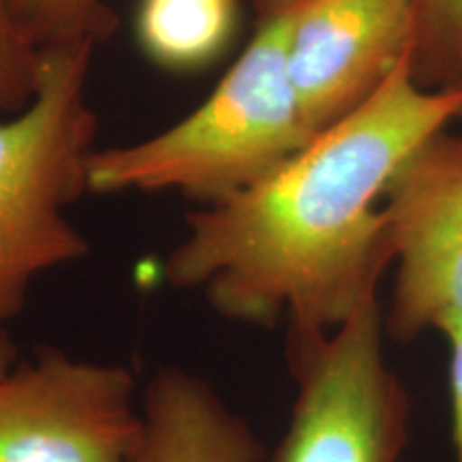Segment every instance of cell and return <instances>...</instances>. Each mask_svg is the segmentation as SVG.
Masks as SVG:
<instances>
[{"label":"cell","mask_w":462,"mask_h":462,"mask_svg":"<svg viewBox=\"0 0 462 462\" xmlns=\"http://www.w3.org/2000/svg\"><path fill=\"white\" fill-rule=\"evenodd\" d=\"M394 296L385 337L411 343L420 334L462 326V137L446 131L426 142L385 190Z\"/></svg>","instance_id":"obj_6"},{"label":"cell","mask_w":462,"mask_h":462,"mask_svg":"<svg viewBox=\"0 0 462 462\" xmlns=\"http://www.w3.org/2000/svg\"><path fill=\"white\" fill-rule=\"evenodd\" d=\"M142 432L125 462H263L265 448L199 374L163 366L140 398Z\"/></svg>","instance_id":"obj_8"},{"label":"cell","mask_w":462,"mask_h":462,"mask_svg":"<svg viewBox=\"0 0 462 462\" xmlns=\"http://www.w3.org/2000/svg\"><path fill=\"white\" fill-rule=\"evenodd\" d=\"M379 298L330 332L287 328L296 401L268 462H401L411 398L385 362Z\"/></svg>","instance_id":"obj_4"},{"label":"cell","mask_w":462,"mask_h":462,"mask_svg":"<svg viewBox=\"0 0 462 462\" xmlns=\"http://www.w3.org/2000/svg\"><path fill=\"white\" fill-rule=\"evenodd\" d=\"M298 0H255L257 24L238 60L193 112L126 146L97 148L88 193H165L217 204L273 173L313 140L289 73Z\"/></svg>","instance_id":"obj_2"},{"label":"cell","mask_w":462,"mask_h":462,"mask_svg":"<svg viewBox=\"0 0 462 462\" xmlns=\"http://www.w3.org/2000/svg\"><path fill=\"white\" fill-rule=\"evenodd\" d=\"M420 43L415 0H298L287 56L309 131L360 107Z\"/></svg>","instance_id":"obj_7"},{"label":"cell","mask_w":462,"mask_h":462,"mask_svg":"<svg viewBox=\"0 0 462 462\" xmlns=\"http://www.w3.org/2000/svg\"><path fill=\"white\" fill-rule=\"evenodd\" d=\"M135 374L58 349L0 374V462H125L142 432Z\"/></svg>","instance_id":"obj_5"},{"label":"cell","mask_w":462,"mask_h":462,"mask_svg":"<svg viewBox=\"0 0 462 462\" xmlns=\"http://www.w3.org/2000/svg\"><path fill=\"white\" fill-rule=\"evenodd\" d=\"M39 50L99 48L118 20L107 0H9Z\"/></svg>","instance_id":"obj_10"},{"label":"cell","mask_w":462,"mask_h":462,"mask_svg":"<svg viewBox=\"0 0 462 462\" xmlns=\"http://www.w3.org/2000/svg\"><path fill=\"white\" fill-rule=\"evenodd\" d=\"M17 364V346L5 328H0V374H5L9 368Z\"/></svg>","instance_id":"obj_14"},{"label":"cell","mask_w":462,"mask_h":462,"mask_svg":"<svg viewBox=\"0 0 462 462\" xmlns=\"http://www.w3.org/2000/svg\"><path fill=\"white\" fill-rule=\"evenodd\" d=\"M92 56L95 48L45 50L32 101L0 118V328L24 310L39 276L88 255L67 210L88 190L97 150Z\"/></svg>","instance_id":"obj_3"},{"label":"cell","mask_w":462,"mask_h":462,"mask_svg":"<svg viewBox=\"0 0 462 462\" xmlns=\"http://www.w3.org/2000/svg\"><path fill=\"white\" fill-rule=\"evenodd\" d=\"M43 50L28 37L11 9L0 0V118L22 112L37 92Z\"/></svg>","instance_id":"obj_11"},{"label":"cell","mask_w":462,"mask_h":462,"mask_svg":"<svg viewBox=\"0 0 462 462\" xmlns=\"http://www.w3.org/2000/svg\"><path fill=\"white\" fill-rule=\"evenodd\" d=\"M458 120H462V114H460V118H458Z\"/></svg>","instance_id":"obj_15"},{"label":"cell","mask_w":462,"mask_h":462,"mask_svg":"<svg viewBox=\"0 0 462 462\" xmlns=\"http://www.w3.org/2000/svg\"><path fill=\"white\" fill-rule=\"evenodd\" d=\"M236 20V0H140L137 42L159 67L193 71L227 50Z\"/></svg>","instance_id":"obj_9"},{"label":"cell","mask_w":462,"mask_h":462,"mask_svg":"<svg viewBox=\"0 0 462 462\" xmlns=\"http://www.w3.org/2000/svg\"><path fill=\"white\" fill-rule=\"evenodd\" d=\"M462 114V84L415 79V56L338 123L251 187L184 217L163 265L245 326L330 332L377 298L394 262L385 190L418 150Z\"/></svg>","instance_id":"obj_1"},{"label":"cell","mask_w":462,"mask_h":462,"mask_svg":"<svg viewBox=\"0 0 462 462\" xmlns=\"http://www.w3.org/2000/svg\"><path fill=\"white\" fill-rule=\"evenodd\" d=\"M424 28H435V32L456 54L462 56V0H415Z\"/></svg>","instance_id":"obj_12"},{"label":"cell","mask_w":462,"mask_h":462,"mask_svg":"<svg viewBox=\"0 0 462 462\" xmlns=\"http://www.w3.org/2000/svg\"><path fill=\"white\" fill-rule=\"evenodd\" d=\"M449 349H452V362H449V385H452V418H454V449L456 462H462V326L449 330Z\"/></svg>","instance_id":"obj_13"}]
</instances>
